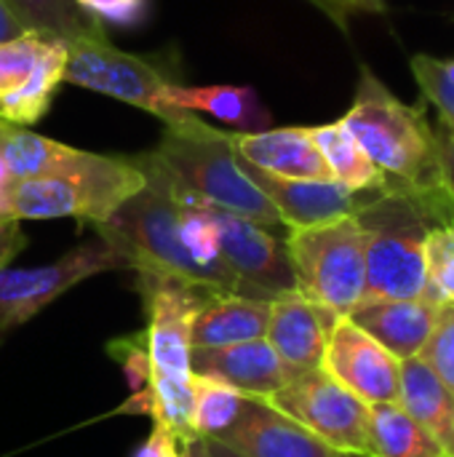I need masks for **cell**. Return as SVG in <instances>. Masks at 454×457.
I'll return each instance as SVG.
<instances>
[{
	"label": "cell",
	"mask_w": 454,
	"mask_h": 457,
	"mask_svg": "<svg viewBox=\"0 0 454 457\" xmlns=\"http://www.w3.org/2000/svg\"><path fill=\"white\" fill-rule=\"evenodd\" d=\"M452 212L454 195L447 190L420 193L396 185L369 190L356 212L367 236L364 300L423 297L425 238Z\"/></svg>",
	"instance_id": "cell-1"
},
{
	"label": "cell",
	"mask_w": 454,
	"mask_h": 457,
	"mask_svg": "<svg viewBox=\"0 0 454 457\" xmlns=\"http://www.w3.org/2000/svg\"><path fill=\"white\" fill-rule=\"evenodd\" d=\"M340 120L388 185L420 193L447 190L442 179L439 131L428 123L425 107L399 99L369 67H361L356 96Z\"/></svg>",
	"instance_id": "cell-2"
},
{
	"label": "cell",
	"mask_w": 454,
	"mask_h": 457,
	"mask_svg": "<svg viewBox=\"0 0 454 457\" xmlns=\"http://www.w3.org/2000/svg\"><path fill=\"white\" fill-rule=\"evenodd\" d=\"M136 289L144 303L147 327L139 343L147 356L153 396V420L171 428L182 442L190 436V380H193V321L211 289L182 278L136 273Z\"/></svg>",
	"instance_id": "cell-3"
},
{
	"label": "cell",
	"mask_w": 454,
	"mask_h": 457,
	"mask_svg": "<svg viewBox=\"0 0 454 457\" xmlns=\"http://www.w3.org/2000/svg\"><path fill=\"white\" fill-rule=\"evenodd\" d=\"M136 161L144 171V187L110 220L94 225L96 236L126 260V270L182 278L214 292L209 276L182 244L179 195L171 171L153 155V150L136 155Z\"/></svg>",
	"instance_id": "cell-4"
},
{
	"label": "cell",
	"mask_w": 454,
	"mask_h": 457,
	"mask_svg": "<svg viewBox=\"0 0 454 457\" xmlns=\"http://www.w3.org/2000/svg\"><path fill=\"white\" fill-rule=\"evenodd\" d=\"M153 155L171 171L177 187L195 201L268 228H284L276 206L241 169L227 131L193 115L185 123L166 126Z\"/></svg>",
	"instance_id": "cell-5"
},
{
	"label": "cell",
	"mask_w": 454,
	"mask_h": 457,
	"mask_svg": "<svg viewBox=\"0 0 454 457\" xmlns=\"http://www.w3.org/2000/svg\"><path fill=\"white\" fill-rule=\"evenodd\" d=\"M142 187L144 171L136 155H104L99 166L83 174L13 177L5 187L3 217L5 222L72 217L83 225H99Z\"/></svg>",
	"instance_id": "cell-6"
},
{
	"label": "cell",
	"mask_w": 454,
	"mask_h": 457,
	"mask_svg": "<svg viewBox=\"0 0 454 457\" xmlns=\"http://www.w3.org/2000/svg\"><path fill=\"white\" fill-rule=\"evenodd\" d=\"M286 252L294 289L318 308L348 316L364 300L367 236L356 214L313 228H292Z\"/></svg>",
	"instance_id": "cell-7"
},
{
	"label": "cell",
	"mask_w": 454,
	"mask_h": 457,
	"mask_svg": "<svg viewBox=\"0 0 454 457\" xmlns=\"http://www.w3.org/2000/svg\"><path fill=\"white\" fill-rule=\"evenodd\" d=\"M64 80L134 104L161 118L163 126H177L195 115L169 102L166 94L174 80H169L166 72L153 64V59L115 48L107 43V35H86L70 40Z\"/></svg>",
	"instance_id": "cell-8"
},
{
	"label": "cell",
	"mask_w": 454,
	"mask_h": 457,
	"mask_svg": "<svg viewBox=\"0 0 454 457\" xmlns=\"http://www.w3.org/2000/svg\"><path fill=\"white\" fill-rule=\"evenodd\" d=\"M107 270H126V260L99 236L45 265L0 268V335L27 324L64 292Z\"/></svg>",
	"instance_id": "cell-9"
},
{
	"label": "cell",
	"mask_w": 454,
	"mask_h": 457,
	"mask_svg": "<svg viewBox=\"0 0 454 457\" xmlns=\"http://www.w3.org/2000/svg\"><path fill=\"white\" fill-rule=\"evenodd\" d=\"M265 402L300 423L329 450L340 455L367 457L369 404L343 388L324 370L294 375Z\"/></svg>",
	"instance_id": "cell-10"
},
{
	"label": "cell",
	"mask_w": 454,
	"mask_h": 457,
	"mask_svg": "<svg viewBox=\"0 0 454 457\" xmlns=\"http://www.w3.org/2000/svg\"><path fill=\"white\" fill-rule=\"evenodd\" d=\"M70 40L45 32H24L0 43V120L11 126L37 123L64 83Z\"/></svg>",
	"instance_id": "cell-11"
},
{
	"label": "cell",
	"mask_w": 454,
	"mask_h": 457,
	"mask_svg": "<svg viewBox=\"0 0 454 457\" xmlns=\"http://www.w3.org/2000/svg\"><path fill=\"white\" fill-rule=\"evenodd\" d=\"M209 209L217 222L222 262L238 281L241 295L276 300L278 295L294 292V270L286 252V236H276L278 228L260 225L217 206Z\"/></svg>",
	"instance_id": "cell-12"
},
{
	"label": "cell",
	"mask_w": 454,
	"mask_h": 457,
	"mask_svg": "<svg viewBox=\"0 0 454 457\" xmlns=\"http://www.w3.org/2000/svg\"><path fill=\"white\" fill-rule=\"evenodd\" d=\"M321 370L367 404L399 402L401 361L348 316L334 319Z\"/></svg>",
	"instance_id": "cell-13"
},
{
	"label": "cell",
	"mask_w": 454,
	"mask_h": 457,
	"mask_svg": "<svg viewBox=\"0 0 454 457\" xmlns=\"http://www.w3.org/2000/svg\"><path fill=\"white\" fill-rule=\"evenodd\" d=\"M246 177L268 195L276 206L284 228H313L324 222H334L343 217H353L364 204L367 193H356L334 179H292L278 177L241 161Z\"/></svg>",
	"instance_id": "cell-14"
},
{
	"label": "cell",
	"mask_w": 454,
	"mask_h": 457,
	"mask_svg": "<svg viewBox=\"0 0 454 457\" xmlns=\"http://www.w3.org/2000/svg\"><path fill=\"white\" fill-rule=\"evenodd\" d=\"M334 319L340 316H332L329 311L318 308L316 303H310L294 289L270 300L265 340L278 353V359L289 367L292 375L321 370Z\"/></svg>",
	"instance_id": "cell-15"
},
{
	"label": "cell",
	"mask_w": 454,
	"mask_h": 457,
	"mask_svg": "<svg viewBox=\"0 0 454 457\" xmlns=\"http://www.w3.org/2000/svg\"><path fill=\"white\" fill-rule=\"evenodd\" d=\"M225 445L241 457H334L324 442L308 434L300 423L270 407L265 399H246L241 418L219 436L211 439Z\"/></svg>",
	"instance_id": "cell-16"
},
{
	"label": "cell",
	"mask_w": 454,
	"mask_h": 457,
	"mask_svg": "<svg viewBox=\"0 0 454 457\" xmlns=\"http://www.w3.org/2000/svg\"><path fill=\"white\" fill-rule=\"evenodd\" d=\"M193 372L217 378L252 399H268L294 378L265 337L225 348H195Z\"/></svg>",
	"instance_id": "cell-17"
},
{
	"label": "cell",
	"mask_w": 454,
	"mask_h": 457,
	"mask_svg": "<svg viewBox=\"0 0 454 457\" xmlns=\"http://www.w3.org/2000/svg\"><path fill=\"white\" fill-rule=\"evenodd\" d=\"M439 305L428 297H380L361 300L348 319L361 327L369 337H375L388 353L399 361L420 356L436 324Z\"/></svg>",
	"instance_id": "cell-18"
},
{
	"label": "cell",
	"mask_w": 454,
	"mask_h": 457,
	"mask_svg": "<svg viewBox=\"0 0 454 457\" xmlns=\"http://www.w3.org/2000/svg\"><path fill=\"white\" fill-rule=\"evenodd\" d=\"M235 155L254 169L292 177V179H332L308 126L265 129V131H227Z\"/></svg>",
	"instance_id": "cell-19"
},
{
	"label": "cell",
	"mask_w": 454,
	"mask_h": 457,
	"mask_svg": "<svg viewBox=\"0 0 454 457\" xmlns=\"http://www.w3.org/2000/svg\"><path fill=\"white\" fill-rule=\"evenodd\" d=\"M270 300L235 292H211L195 313L190 343L195 348H225L265 337Z\"/></svg>",
	"instance_id": "cell-20"
},
{
	"label": "cell",
	"mask_w": 454,
	"mask_h": 457,
	"mask_svg": "<svg viewBox=\"0 0 454 457\" xmlns=\"http://www.w3.org/2000/svg\"><path fill=\"white\" fill-rule=\"evenodd\" d=\"M0 155L13 177L83 174L102 163L104 155L62 145L29 129L0 120Z\"/></svg>",
	"instance_id": "cell-21"
},
{
	"label": "cell",
	"mask_w": 454,
	"mask_h": 457,
	"mask_svg": "<svg viewBox=\"0 0 454 457\" xmlns=\"http://www.w3.org/2000/svg\"><path fill=\"white\" fill-rule=\"evenodd\" d=\"M399 404L428 431L444 455L454 457V396L420 356L401 361Z\"/></svg>",
	"instance_id": "cell-22"
},
{
	"label": "cell",
	"mask_w": 454,
	"mask_h": 457,
	"mask_svg": "<svg viewBox=\"0 0 454 457\" xmlns=\"http://www.w3.org/2000/svg\"><path fill=\"white\" fill-rule=\"evenodd\" d=\"M169 102L187 112H209L233 131H265L273 118L252 86H169Z\"/></svg>",
	"instance_id": "cell-23"
},
{
	"label": "cell",
	"mask_w": 454,
	"mask_h": 457,
	"mask_svg": "<svg viewBox=\"0 0 454 457\" xmlns=\"http://www.w3.org/2000/svg\"><path fill=\"white\" fill-rule=\"evenodd\" d=\"M367 457H447L428 431L399 404H369Z\"/></svg>",
	"instance_id": "cell-24"
},
{
	"label": "cell",
	"mask_w": 454,
	"mask_h": 457,
	"mask_svg": "<svg viewBox=\"0 0 454 457\" xmlns=\"http://www.w3.org/2000/svg\"><path fill=\"white\" fill-rule=\"evenodd\" d=\"M308 131H310L321 158L326 161L334 182H340L356 193H369V190H380L388 185L383 171L372 163V158L364 153V147L356 142V137L345 129L343 120L308 126Z\"/></svg>",
	"instance_id": "cell-25"
},
{
	"label": "cell",
	"mask_w": 454,
	"mask_h": 457,
	"mask_svg": "<svg viewBox=\"0 0 454 457\" xmlns=\"http://www.w3.org/2000/svg\"><path fill=\"white\" fill-rule=\"evenodd\" d=\"M246 394L238 388L209 378L195 375L190 380V436L193 439H219L244 412Z\"/></svg>",
	"instance_id": "cell-26"
},
{
	"label": "cell",
	"mask_w": 454,
	"mask_h": 457,
	"mask_svg": "<svg viewBox=\"0 0 454 457\" xmlns=\"http://www.w3.org/2000/svg\"><path fill=\"white\" fill-rule=\"evenodd\" d=\"M19 21L32 32H45L54 37L75 40L86 35H104L75 0H5Z\"/></svg>",
	"instance_id": "cell-27"
},
{
	"label": "cell",
	"mask_w": 454,
	"mask_h": 457,
	"mask_svg": "<svg viewBox=\"0 0 454 457\" xmlns=\"http://www.w3.org/2000/svg\"><path fill=\"white\" fill-rule=\"evenodd\" d=\"M436 305H454V212L425 238V292Z\"/></svg>",
	"instance_id": "cell-28"
},
{
	"label": "cell",
	"mask_w": 454,
	"mask_h": 457,
	"mask_svg": "<svg viewBox=\"0 0 454 457\" xmlns=\"http://www.w3.org/2000/svg\"><path fill=\"white\" fill-rule=\"evenodd\" d=\"M409 64L423 96L439 110L442 129L454 131V56L417 54Z\"/></svg>",
	"instance_id": "cell-29"
},
{
	"label": "cell",
	"mask_w": 454,
	"mask_h": 457,
	"mask_svg": "<svg viewBox=\"0 0 454 457\" xmlns=\"http://www.w3.org/2000/svg\"><path fill=\"white\" fill-rule=\"evenodd\" d=\"M420 359L454 396V305H439L433 332L423 345Z\"/></svg>",
	"instance_id": "cell-30"
},
{
	"label": "cell",
	"mask_w": 454,
	"mask_h": 457,
	"mask_svg": "<svg viewBox=\"0 0 454 457\" xmlns=\"http://www.w3.org/2000/svg\"><path fill=\"white\" fill-rule=\"evenodd\" d=\"M75 5L104 32L107 27H136L150 11V0H75Z\"/></svg>",
	"instance_id": "cell-31"
},
{
	"label": "cell",
	"mask_w": 454,
	"mask_h": 457,
	"mask_svg": "<svg viewBox=\"0 0 454 457\" xmlns=\"http://www.w3.org/2000/svg\"><path fill=\"white\" fill-rule=\"evenodd\" d=\"M27 246V236L19 222H0V268L11 265V260Z\"/></svg>",
	"instance_id": "cell-32"
},
{
	"label": "cell",
	"mask_w": 454,
	"mask_h": 457,
	"mask_svg": "<svg viewBox=\"0 0 454 457\" xmlns=\"http://www.w3.org/2000/svg\"><path fill=\"white\" fill-rule=\"evenodd\" d=\"M305 3H310L316 11H321L337 29H343V32L351 29V16H353V11L348 8L345 0H305Z\"/></svg>",
	"instance_id": "cell-33"
},
{
	"label": "cell",
	"mask_w": 454,
	"mask_h": 457,
	"mask_svg": "<svg viewBox=\"0 0 454 457\" xmlns=\"http://www.w3.org/2000/svg\"><path fill=\"white\" fill-rule=\"evenodd\" d=\"M439 145H442V179H444V187L454 195V131L442 129Z\"/></svg>",
	"instance_id": "cell-34"
},
{
	"label": "cell",
	"mask_w": 454,
	"mask_h": 457,
	"mask_svg": "<svg viewBox=\"0 0 454 457\" xmlns=\"http://www.w3.org/2000/svg\"><path fill=\"white\" fill-rule=\"evenodd\" d=\"M24 32H29V29L19 21V16L11 11V5L5 0H0V43H8L13 37H21Z\"/></svg>",
	"instance_id": "cell-35"
},
{
	"label": "cell",
	"mask_w": 454,
	"mask_h": 457,
	"mask_svg": "<svg viewBox=\"0 0 454 457\" xmlns=\"http://www.w3.org/2000/svg\"><path fill=\"white\" fill-rule=\"evenodd\" d=\"M353 13H385V0H345Z\"/></svg>",
	"instance_id": "cell-36"
},
{
	"label": "cell",
	"mask_w": 454,
	"mask_h": 457,
	"mask_svg": "<svg viewBox=\"0 0 454 457\" xmlns=\"http://www.w3.org/2000/svg\"><path fill=\"white\" fill-rule=\"evenodd\" d=\"M11 179H13V174H11L8 163L3 161V155H0V222H5V217H3V201H5V187L11 185Z\"/></svg>",
	"instance_id": "cell-37"
},
{
	"label": "cell",
	"mask_w": 454,
	"mask_h": 457,
	"mask_svg": "<svg viewBox=\"0 0 454 457\" xmlns=\"http://www.w3.org/2000/svg\"><path fill=\"white\" fill-rule=\"evenodd\" d=\"M203 445H206V453H209V457H241V455H235L233 450H227L225 445H219V442H206V439H203Z\"/></svg>",
	"instance_id": "cell-38"
},
{
	"label": "cell",
	"mask_w": 454,
	"mask_h": 457,
	"mask_svg": "<svg viewBox=\"0 0 454 457\" xmlns=\"http://www.w3.org/2000/svg\"><path fill=\"white\" fill-rule=\"evenodd\" d=\"M187 455H190V457H209V453H206V445H203V439H193V442H187Z\"/></svg>",
	"instance_id": "cell-39"
},
{
	"label": "cell",
	"mask_w": 454,
	"mask_h": 457,
	"mask_svg": "<svg viewBox=\"0 0 454 457\" xmlns=\"http://www.w3.org/2000/svg\"><path fill=\"white\" fill-rule=\"evenodd\" d=\"M171 457H190V455H187V445H185V447H182V450H179L177 455H171Z\"/></svg>",
	"instance_id": "cell-40"
},
{
	"label": "cell",
	"mask_w": 454,
	"mask_h": 457,
	"mask_svg": "<svg viewBox=\"0 0 454 457\" xmlns=\"http://www.w3.org/2000/svg\"><path fill=\"white\" fill-rule=\"evenodd\" d=\"M334 457H353V455H340V453H337V455H334Z\"/></svg>",
	"instance_id": "cell-41"
}]
</instances>
